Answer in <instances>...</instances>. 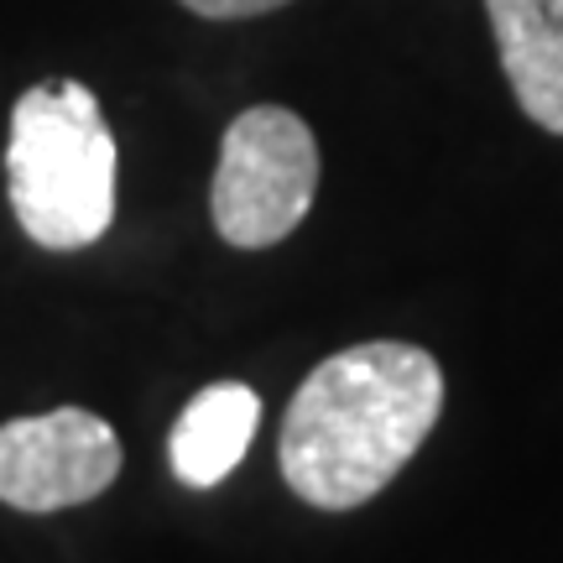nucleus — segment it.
<instances>
[{
	"instance_id": "f257e3e1",
	"label": "nucleus",
	"mask_w": 563,
	"mask_h": 563,
	"mask_svg": "<svg viewBox=\"0 0 563 563\" xmlns=\"http://www.w3.org/2000/svg\"><path fill=\"white\" fill-rule=\"evenodd\" d=\"M443 412L439 361L402 340L313 365L282 418V475L319 511H355L397 481Z\"/></svg>"
},
{
	"instance_id": "f03ea898",
	"label": "nucleus",
	"mask_w": 563,
	"mask_h": 563,
	"mask_svg": "<svg viewBox=\"0 0 563 563\" xmlns=\"http://www.w3.org/2000/svg\"><path fill=\"white\" fill-rule=\"evenodd\" d=\"M5 194L42 251H84L115 220V136L74 79L26 89L11 110Z\"/></svg>"
},
{
	"instance_id": "7ed1b4c3",
	"label": "nucleus",
	"mask_w": 563,
	"mask_h": 563,
	"mask_svg": "<svg viewBox=\"0 0 563 563\" xmlns=\"http://www.w3.org/2000/svg\"><path fill=\"white\" fill-rule=\"evenodd\" d=\"M319 194V141L313 131L282 110L256 104L230 121L214 167V230L235 251H266L287 241Z\"/></svg>"
},
{
	"instance_id": "20e7f679",
	"label": "nucleus",
	"mask_w": 563,
	"mask_h": 563,
	"mask_svg": "<svg viewBox=\"0 0 563 563\" xmlns=\"http://www.w3.org/2000/svg\"><path fill=\"white\" fill-rule=\"evenodd\" d=\"M115 428L84 407L0 422V501L16 511H68L104 496L121 475Z\"/></svg>"
},
{
	"instance_id": "39448f33",
	"label": "nucleus",
	"mask_w": 563,
	"mask_h": 563,
	"mask_svg": "<svg viewBox=\"0 0 563 563\" xmlns=\"http://www.w3.org/2000/svg\"><path fill=\"white\" fill-rule=\"evenodd\" d=\"M511 95L532 121L563 136V0H485Z\"/></svg>"
},
{
	"instance_id": "423d86ee",
	"label": "nucleus",
	"mask_w": 563,
	"mask_h": 563,
	"mask_svg": "<svg viewBox=\"0 0 563 563\" xmlns=\"http://www.w3.org/2000/svg\"><path fill=\"white\" fill-rule=\"evenodd\" d=\"M256 422H262V397L245 382L203 386L173 422V439H167L173 475L194 490L220 485L245 460V449L256 439Z\"/></svg>"
},
{
	"instance_id": "0eeeda50",
	"label": "nucleus",
	"mask_w": 563,
	"mask_h": 563,
	"mask_svg": "<svg viewBox=\"0 0 563 563\" xmlns=\"http://www.w3.org/2000/svg\"><path fill=\"white\" fill-rule=\"evenodd\" d=\"M188 11H199L209 21H235V16H262V11H277L287 0H183Z\"/></svg>"
}]
</instances>
